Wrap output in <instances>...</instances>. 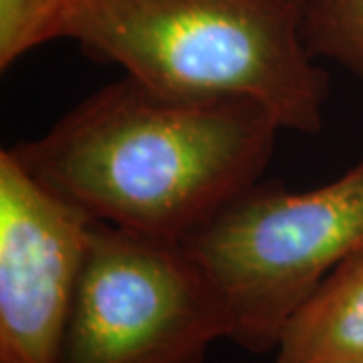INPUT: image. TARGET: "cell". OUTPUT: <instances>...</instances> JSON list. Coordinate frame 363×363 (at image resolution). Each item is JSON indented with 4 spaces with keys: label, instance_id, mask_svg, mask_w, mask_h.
I'll return each mask as SVG.
<instances>
[{
    "label": "cell",
    "instance_id": "obj_1",
    "mask_svg": "<svg viewBox=\"0 0 363 363\" xmlns=\"http://www.w3.org/2000/svg\"><path fill=\"white\" fill-rule=\"evenodd\" d=\"M279 131L259 104L178 95L125 75L11 152L93 220L182 242L259 184Z\"/></svg>",
    "mask_w": 363,
    "mask_h": 363
},
{
    "label": "cell",
    "instance_id": "obj_2",
    "mask_svg": "<svg viewBox=\"0 0 363 363\" xmlns=\"http://www.w3.org/2000/svg\"><path fill=\"white\" fill-rule=\"evenodd\" d=\"M55 39L156 89L264 107L317 133L327 75L301 35L298 0H61Z\"/></svg>",
    "mask_w": 363,
    "mask_h": 363
},
{
    "label": "cell",
    "instance_id": "obj_3",
    "mask_svg": "<svg viewBox=\"0 0 363 363\" xmlns=\"http://www.w3.org/2000/svg\"><path fill=\"white\" fill-rule=\"evenodd\" d=\"M180 245L220 303L226 339L277 350L291 315L363 250V160L309 192L259 182Z\"/></svg>",
    "mask_w": 363,
    "mask_h": 363
},
{
    "label": "cell",
    "instance_id": "obj_4",
    "mask_svg": "<svg viewBox=\"0 0 363 363\" xmlns=\"http://www.w3.org/2000/svg\"><path fill=\"white\" fill-rule=\"evenodd\" d=\"M220 303L180 242L93 224L59 363H204Z\"/></svg>",
    "mask_w": 363,
    "mask_h": 363
},
{
    "label": "cell",
    "instance_id": "obj_5",
    "mask_svg": "<svg viewBox=\"0 0 363 363\" xmlns=\"http://www.w3.org/2000/svg\"><path fill=\"white\" fill-rule=\"evenodd\" d=\"M93 224L0 152V363H59Z\"/></svg>",
    "mask_w": 363,
    "mask_h": 363
},
{
    "label": "cell",
    "instance_id": "obj_6",
    "mask_svg": "<svg viewBox=\"0 0 363 363\" xmlns=\"http://www.w3.org/2000/svg\"><path fill=\"white\" fill-rule=\"evenodd\" d=\"M274 363H363V250L329 272L291 315Z\"/></svg>",
    "mask_w": 363,
    "mask_h": 363
},
{
    "label": "cell",
    "instance_id": "obj_7",
    "mask_svg": "<svg viewBox=\"0 0 363 363\" xmlns=\"http://www.w3.org/2000/svg\"><path fill=\"white\" fill-rule=\"evenodd\" d=\"M301 35L313 59L363 79V0H298Z\"/></svg>",
    "mask_w": 363,
    "mask_h": 363
},
{
    "label": "cell",
    "instance_id": "obj_8",
    "mask_svg": "<svg viewBox=\"0 0 363 363\" xmlns=\"http://www.w3.org/2000/svg\"><path fill=\"white\" fill-rule=\"evenodd\" d=\"M61 0H0V67L55 40Z\"/></svg>",
    "mask_w": 363,
    "mask_h": 363
}]
</instances>
